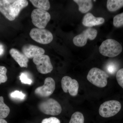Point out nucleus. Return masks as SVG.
<instances>
[{
  "label": "nucleus",
  "mask_w": 123,
  "mask_h": 123,
  "mask_svg": "<svg viewBox=\"0 0 123 123\" xmlns=\"http://www.w3.org/2000/svg\"><path fill=\"white\" fill-rule=\"evenodd\" d=\"M28 4L26 0H0V12L9 21H13Z\"/></svg>",
  "instance_id": "obj_1"
},
{
  "label": "nucleus",
  "mask_w": 123,
  "mask_h": 123,
  "mask_svg": "<svg viewBox=\"0 0 123 123\" xmlns=\"http://www.w3.org/2000/svg\"><path fill=\"white\" fill-rule=\"evenodd\" d=\"M99 50L103 55L113 57L121 53L123 47L121 44L115 40L107 39L102 43L99 47Z\"/></svg>",
  "instance_id": "obj_2"
},
{
  "label": "nucleus",
  "mask_w": 123,
  "mask_h": 123,
  "mask_svg": "<svg viewBox=\"0 0 123 123\" xmlns=\"http://www.w3.org/2000/svg\"><path fill=\"white\" fill-rule=\"evenodd\" d=\"M109 76L103 70L97 68L90 70L87 76V79L92 84L99 88L105 87L107 84Z\"/></svg>",
  "instance_id": "obj_3"
},
{
  "label": "nucleus",
  "mask_w": 123,
  "mask_h": 123,
  "mask_svg": "<svg viewBox=\"0 0 123 123\" xmlns=\"http://www.w3.org/2000/svg\"><path fill=\"white\" fill-rule=\"evenodd\" d=\"M121 103L116 100L106 101L101 104L99 109V113L101 117L109 118L115 115L121 110Z\"/></svg>",
  "instance_id": "obj_4"
},
{
  "label": "nucleus",
  "mask_w": 123,
  "mask_h": 123,
  "mask_svg": "<svg viewBox=\"0 0 123 123\" xmlns=\"http://www.w3.org/2000/svg\"><path fill=\"white\" fill-rule=\"evenodd\" d=\"M40 111L46 115L57 116L61 113L62 108L55 99L49 98L42 101L38 105Z\"/></svg>",
  "instance_id": "obj_5"
},
{
  "label": "nucleus",
  "mask_w": 123,
  "mask_h": 123,
  "mask_svg": "<svg viewBox=\"0 0 123 123\" xmlns=\"http://www.w3.org/2000/svg\"><path fill=\"white\" fill-rule=\"evenodd\" d=\"M33 24L39 29H44L51 19V16L48 12L39 9H34L31 14Z\"/></svg>",
  "instance_id": "obj_6"
},
{
  "label": "nucleus",
  "mask_w": 123,
  "mask_h": 123,
  "mask_svg": "<svg viewBox=\"0 0 123 123\" xmlns=\"http://www.w3.org/2000/svg\"><path fill=\"white\" fill-rule=\"evenodd\" d=\"M30 35L32 39L41 44H48L53 39L52 34L44 29L33 28L31 30Z\"/></svg>",
  "instance_id": "obj_7"
},
{
  "label": "nucleus",
  "mask_w": 123,
  "mask_h": 123,
  "mask_svg": "<svg viewBox=\"0 0 123 123\" xmlns=\"http://www.w3.org/2000/svg\"><path fill=\"white\" fill-rule=\"evenodd\" d=\"M33 62L36 65L37 70L42 74L51 73L53 69L50 57L47 55H42L33 59Z\"/></svg>",
  "instance_id": "obj_8"
},
{
  "label": "nucleus",
  "mask_w": 123,
  "mask_h": 123,
  "mask_svg": "<svg viewBox=\"0 0 123 123\" xmlns=\"http://www.w3.org/2000/svg\"><path fill=\"white\" fill-rule=\"evenodd\" d=\"M97 34L98 31L96 29L89 27L74 38V44L78 47H83L86 44L88 39L90 40L94 39L97 37Z\"/></svg>",
  "instance_id": "obj_9"
},
{
  "label": "nucleus",
  "mask_w": 123,
  "mask_h": 123,
  "mask_svg": "<svg viewBox=\"0 0 123 123\" xmlns=\"http://www.w3.org/2000/svg\"><path fill=\"white\" fill-rule=\"evenodd\" d=\"M55 88V84L54 79L51 77H48L44 80L43 86L36 89L35 93L39 97L45 98L52 94Z\"/></svg>",
  "instance_id": "obj_10"
},
{
  "label": "nucleus",
  "mask_w": 123,
  "mask_h": 123,
  "mask_svg": "<svg viewBox=\"0 0 123 123\" xmlns=\"http://www.w3.org/2000/svg\"><path fill=\"white\" fill-rule=\"evenodd\" d=\"M61 85L62 89L65 93L68 92L72 97H75L77 95L79 85L75 79H72L68 76H64L62 79Z\"/></svg>",
  "instance_id": "obj_11"
},
{
  "label": "nucleus",
  "mask_w": 123,
  "mask_h": 123,
  "mask_svg": "<svg viewBox=\"0 0 123 123\" xmlns=\"http://www.w3.org/2000/svg\"><path fill=\"white\" fill-rule=\"evenodd\" d=\"M23 53L28 59H32L40 55H44L45 51L43 49L37 46L28 44L22 47Z\"/></svg>",
  "instance_id": "obj_12"
},
{
  "label": "nucleus",
  "mask_w": 123,
  "mask_h": 123,
  "mask_svg": "<svg viewBox=\"0 0 123 123\" xmlns=\"http://www.w3.org/2000/svg\"><path fill=\"white\" fill-rule=\"evenodd\" d=\"M104 22L105 20L103 18L96 17L92 13H88L83 18L82 23L85 26L90 27L101 25Z\"/></svg>",
  "instance_id": "obj_13"
},
{
  "label": "nucleus",
  "mask_w": 123,
  "mask_h": 123,
  "mask_svg": "<svg viewBox=\"0 0 123 123\" xmlns=\"http://www.w3.org/2000/svg\"><path fill=\"white\" fill-rule=\"evenodd\" d=\"M11 56L18 64L21 68H27L28 66L29 59L23 54L14 48H12L9 51Z\"/></svg>",
  "instance_id": "obj_14"
},
{
  "label": "nucleus",
  "mask_w": 123,
  "mask_h": 123,
  "mask_svg": "<svg viewBox=\"0 0 123 123\" xmlns=\"http://www.w3.org/2000/svg\"><path fill=\"white\" fill-rule=\"evenodd\" d=\"M79 6V10L82 13L88 12L93 7V3L91 0H74Z\"/></svg>",
  "instance_id": "obj_15"
},
{
  "label": "nucleus",
  "mask_w": 123,
  "mask_h": 123,
  "mask_svg": "<svg viewBox=\"0 0 123 123\" xmlns=\"http://www.w3.org/2000/svg\"><path fill=\"white\" fill-rule=\"evenodd\" d=\"M123 7V0H108L107 2L108 10L115 12Z\"/></svg>",
  "instance_id": "obj_16"
},
{
  "label": "nucleus",
  "mask_w": 123,
  "mask_h": 123,
  "mask_svg": "<svg viewBox=\"0 0 123 123\" xmlns=\"http://www.w3.org/2000/svg\"><path fill=\"white\" fill-rule=\"evenodd\" d=\"M30 1L37 9L47 11L50 8V3L48 0H30Z\"/></svg>",
  "instance_id": "obj_17"
},
{
  "label": "nucleus",
  "mask_w": 123,
  "mask_h": 123,
  "mask_svg": "<svg viewBox=\"0 0 123 123\" xmlns=\"http://www.w3.org/2000/svg\"><path fill=\"white\" fill-rule=\"evenodd\" d=\"M10 112L9 107L4 102V98L0 97V119H4L8 116Z\"/></svg>",
  "instance_id": "obj_18"
},
{
  "label": "nucleus",
  "mask_w": 123,
  "mask_h": 123,
  "mask_svg": "<svg viewBox=\"0 0 123 123\" xmlns=\"http://www.w3.org/2000/svg\"><path fill=\"white\" fill-rule=\"evenodd\" d=\"M84 121L85 119L83 114L76 111L72 115L69 123H84Z\"/></svg>",
  "instance_id": "obj_19"
},
{
  "label": "nucleus",
  "mask_w": 123,
  "mask_h": 123,
  "mask_svg": "<svg viewBox=\"0 0 123 123\" xmlns=\"http://www.w3.org/2000/svg\"><path fill=\"white\" fill-rule=\"evenodd\" d=\"M113 23L114 26L117 28L123 26V12L115 16Z\"/></svg>",
  "instance_id": "obj_20"
},
{
  "label": "nucleus",
  "mask_w": 123,
  "mask_h": 123,
  "mask_svg": "<svg viewBox=\"0 0 123 123\" xmlns=\"http://www.w3.org/2000/svg\"><path fill=\"white\" fill-rule=\"evenodd\" d=\"M7 69L4 66H0V84L6 82L8 79L6 75Z\"/></svg>",
  "instance_id": "obj_21"
},
{
  "label": "nucleus",
  "mask_w": 123,
  "mask_h": 123,
  "mask_svg": "<svg viewBox=\"0 0 123 123\" xmlns=\"http://www.w3.org/2000/svg\"><path fill=\"white\" fill-rule=\"evenodd\" d=\"M19 77L20 80L23 84L30 85L33 82L32 80L29 77V76L26 73H22Z\"/></svg>",
  "instance_id": "obj_22"
},
{
  "label": "nucleus",
  "mask_w": 123,
  "mask_h": 123,
  "mask_svg": "<svg viewBox=\"0 0 123 123\" xmlns=\"http://www.w3.org/2000/svg\"><path fill=\"white\" fill-rule=\"evenodd\" d=\"M10 96L12 98L20 100H23L25 99V95L22 93V92L18 90L12 92L10 93Z\"/></svg>",
  "instance_id": "obj_23"
},
{
  "label": "nucleus",
  "mask_w": 123,
  "mask_h": 123,
  "mask_svg": "<svg viewBox=\"0 0 123 123\" xmlns=\"http://www.w3.org/2000/svg\"><path fill=\"white\" fill-rule=\"evenodd\" d=\"M118 68L117 65L114 63H109L106 66L107 71L111 74H115Z\"/></svg>",
  "instance_id": "obj_24"
},
{
  "label": "nucleus",
  "mask_w": 123,
  "mask_h": 123,
  "mask_svg": "<svg viewBox=\"0 0 123 123\" xmlns=\"http://www.w3.org/2000/svg\"><path fill=\"white\" fill-rule=\"evenodd\" d=\"M116 77L118 84L123 89V68L118 70L117 73Z\"/></svg>",
  "instance_id": "obj_25"
},
{
  "label": "nucleus",
  "mask_w": 123,
  "mask_h": 123,
  "mask_svg": "<svg viewBox=\"0 0 123 123\" xmlns=\"http://www.w3.org/2000/svg\"><path fill=\"white\" fill-rule=\"evenodd\" d=\"M41 123H60V121L56 117H51L43 119Z\"/></svg>",
  "instance_id": "obj_26"
},
{
  "label": "nucleus",
  "mask_w": 123,
  "mask_h": 123,
  "mask_svg": "<svg viewBox=\"0 0 123 123\" xmlns=\"http://www.w3.org/2000/svg\"><path fill=\"white\" fill-rule=\"evenodd\" d=\"M4 47L2 44L0 43V56L4 52Z\"/></svg>",
  "instance_id": "obj_27"
},
{
  "label": "nucleus",
  "mask_w": 123,
  "mask_h": 123,
  "mask_svg": "<svg viewBox=\"0 0 123 123\" xmlns=\"http://www.w3.org/2000/svg\"><path fill=\"white\" fill-rule=\"evenodd\" d=\"M0 123H8L6 120L4 119H0Z\"/></svg>",
  "instance_id": "obj_28"
}]
</instances>
